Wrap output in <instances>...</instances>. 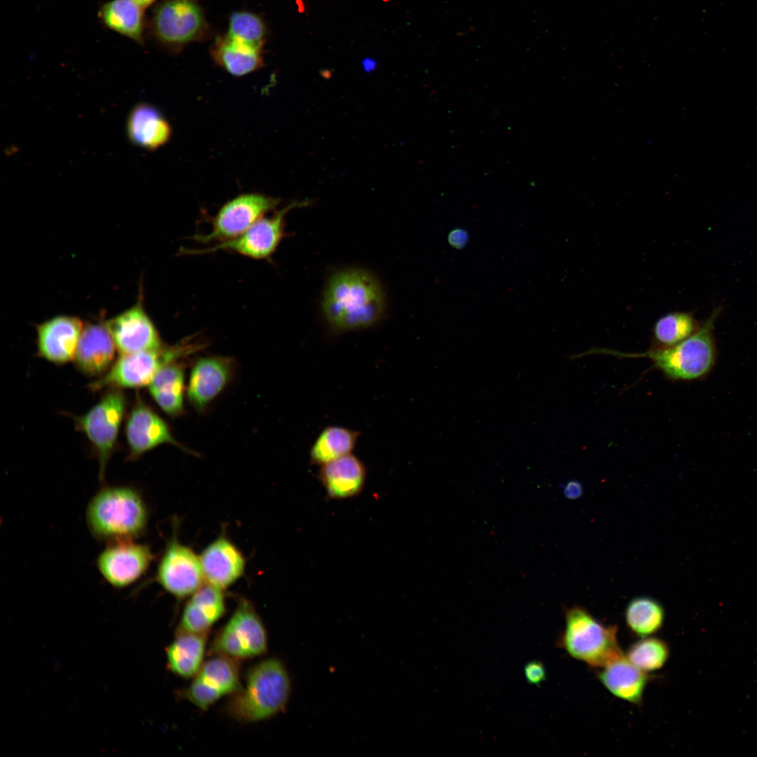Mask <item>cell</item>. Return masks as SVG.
<instances>
[{"mask_svg": "<svg viewBox=\"0 0 757 757\" xmlns=\"http://www.w3.org/2000/svg\"><path fill=\"white\" fill-rule=\"evenodd\" d=\"M625 655L637 668L649 673L664 667L669 657L670 648L665 641L650 636L635 641Z\"/></svg>", "mask_w": 757, "mask_h": 757, "instance_id": "1f68e13d", "label": "cell"}, {"mask_svg": "<svg viewBox=\"0 0 757 757\" xmlns=\"http://www.w3.org/2000/svg\"><path fill=\"white\" fill-rule=\"evenodd\" d=\"M83 328L79 318L69 315H57L38 325L39 356L57 364L73 360Z\"/></svg>", "mask_w": 757, "mask_h": 757, "instance_id": "d6986e66", "label": "cell"}, {"mask_svg": "<svg viewBox=\"0 0 757 757\" xmlns=\"http://www.w3.org/2000/svg\"><path fill=\"white\" fill-rule=\"evenodd\" d=\"M199 557L205 582L224 591L245 573L243 552L224 533L208 544Z\"/></svg>", "mask_w": 757, "mask_h": 757, "instance_id": "ac0fdd59", "label": "cell"}, {"mask_svg": "<svg viewBox=\"0 0 757 757\" xmlns=\"http://www.w3.org/2000/svg\"><path fill=\"white\" fill-rule=\"evenodd\" d=\"M321 306L329 330L339 334L377 324L385 314L386 301L374 274L363 268H348L329 277Z\"/></svg>", "mask_w": 757, "mask_h": 757, "instance_id": "6da1fadb", "label": "cell"}, {"mask_svg": "<svg viewBox=\"0 0 757 757\" xmlns=\"http://www.w3.org/2000/svg\"><path fill=\"white\" fill-rule=\"evenodd\" d=\"M141 8H145L151 5L155 0H132Z\"/></svg>", "mask_w": 757, "mask_h": 757, "instance_id": "8d00e7d4", "label": "cell"}, {"mask_svg": "<svg viewBox=\"0 0 757 757\" xmlns=\"http://www.w3.org/2000/svg\"><path fill=\"white\" fill-rule=\"evenodd\" d=\"M717 313L681 342L669 347L650 348L642 353H623L594 348L587 353L605 354L622 358H649L653 367L673 381H692L701 378L712 368L715 360L713 329Z\"/></svg>", "mask_w": 757, "mask_h": 757, "instance_id": "3957f363", "label": "cell"}, {"mask_svg": "<svg viewBox=\"0 0 757 757\" xmlns=\"http://www.w3.org/2000/svg\"><path fill=\"white\" fill-rule=\"evenodd\" d=\"M524 674L528 684L540 686L547 679V671L544 664L536 660L526 663Z\"/></svg>", "mask_w": 757, "mask_h": 757, "instance_id": "836d02e7", "label": "cell"}, {"mask_svg": "<svg viewBox=\"0 0 757 757\" xmlns=\"http://www.w3.org/2000/svg\"><path fill=\"white\" fill-rule=\"evenodd\" d=\"M184 367L175 361L160 368L148 386L153 400L170 416H179L184 411Z\"/></svg>", "mask_w": 757, "mask_h": 757, "instance_id": "d4e9b609", "label": "cell"}, {"mask_svg": "<svg viewBox=\"0 0 757 757\" xmlns=\"http://www.w3.org/2000/svg\"><path fill=\"white\" fill-rule=\"evenodd\" d=\"M226 610L224 590L207 583L198 588L186 602L177 633L207 634Z\"/></svg>", "mask_w": 757, "mask_h": 757, "instance_id": "44dd1931", "label": "cell"}, {"mask_svg": "<svg viewBox=\"0 0 757 757\" xmlns=\"http://www.w3.org/2000/svg\"><path fill=\"white\" fill-rule=\"evenodd\" d=\"M565 627L557 645L571 657L599 669L624 653L618 641V627L606 625L587 609L573 606L564 611Z\"/></svg>", "mask_w": 757, "mask_h": 757, "instance_id": "5b68a950", "label": "cell"}, {"mask_svg": "<svg viewBox=\"0 0 757 757\" xmlns=\"http://www.w3.org/2000/svg\"><path fill=\"white\" fill-rule=\"evenodd\" d=\"M154 559L151 547L134 540L108 543L97 558V567L102 578L116 588H123L137 581Z\"/></svg>", "mask_w": 757, "mask_h": 757, "instance_id": "4fadbf2b", "label": "cell"}, {"mask_svg": "<svg viewBox=\"0 0 757 757\" xmlns=\"http://www.w3.org/2000/svg\"><path fill=\"white\" fill-rule=\"evenodd\" d=\"M177 530L158 561L156 582L177 599L191 596L204 583L200 557L178 538Z\"/></svg>", "mask_w": 757, "mask_h": 757, "instance_id": "8fae6325", "label": "cell"}, {"mask_svg": "<svg viewBox=\"0 0 757 757\" xmlns=\"http://www.w3.org/2000/svg\"><path fill=\"white\" fill-rule=\"evenodd\" d=\"M278 198L260 193H245L225 203L212 217L211 229L205 234H197L194 240L203 244H215L241 235L279 204Z\"/></svg>", "mask_w": 757, "mask_h": 757, "instance_id": "30bf717a", "label": "cell"}, {"mask_svg": "<svg viewBox=\"0 0 757 757\" xmlns=\"http://www.w3.org/2000/svg\"><path fill=\"white\" fill-rule=\"evenodd\" d=\"M102 22L109 29L138 43L143 41L142 8L132 0H111L100 11Z\"/></svg>", "mask_w": 757, "mask_h": 757, "instance_id": "f1b7e54d", "label": "cell"}, {"mask_svg": "<svg viewBox=\"0 0 757 757\" xmlns=\"http://www.w3.org/2000/svg\"><path fill=\"white\" fill-rule=\"evenodd\" d=\"M318 477L329 498L346 499L362 492L367 470L362 461L350 453L322 465Z\"/></svg>", "mask_w": 757, "mask_h": 757, "instance_id": "7402d4cb", "label": "cell"}, {"mask_svg": "<svg viewBox=\"0 0 757 757\" xmlns=\"http://www.w3.org/2000/svg\"><path fill=\"white\" fill-rule=\"evenodd\" d=\"M126 406L127 400L122 389L108 388L87 413L71 416L76 428L86 435L97 455L101 481L104 478L107 465L115 449Z\"/></svg>", "mask_w": 757, "mask_h": 757, "instance_id": "52a82bcc", "label": "cell"}, {"mask_svg": "<svg viewBox=\"0 0 757 757\" xmlns=\"http://www.w3.org/2000/svg\"><path fill=\"white\" fill-rule=\"evenodd\" d=\"M266 33L264 21L253 13L237 11L229 18L227 35L233 39L262 48Z\"/></svg>", "mask_w": 757, "mask_h": 757, "instance_id": "d6a6232c", "label": "cell"}, {"mask_svg": "<svg viewBox=\"0 0 757 757\" xmlns=\"http://www.w3.org/2000/svg\"><path fill=\"white\" fill-rule=\"evenodd\" d=\"M306 202H293L271 217H264L238 237L224 242L212 244L203 249H184L180 251L185 255H198L225 251L239 254L252 259L270 258L278 247L285 236V217L294 207H302Z\"/></svg>", "mask_w": 757, "mask_h": 757, "instance_id": "9c48e42d", "label": "cell"}, {"mask_svg": "<svg viewBox=\"0 0 757 757\" xmlns=\"http://www.w3.org/2000/svg\"><path fill=\"white\" fill-rule=\"evenodd\" d=\"M360 435V431L343 426L325 427L311 447L310 463L321 466L352 453Z\"/></svg>", "mask_w": 757, "mask_h": 757, "instance_id": "83f0119b", "label": "cell"}, {"mask_svg": "<svg viewBox=\"0 0 757 757\" xmlns=\"http://www.w3.org/2000/svg\"><path fill=\"white\" fill-rule=\"evenodd\" d=\"M201 347V343L187 339L158 350L122 354L105 374L91 382L88 387L93 391H97L104 388H135L149 386L163 366L178 361Z\"/></svg>", "mask_w": 757, "mask_h": 757, "instance_id": "8992f818", "label": "cell"}, {"mask_svg": "<svg viewBox=\"0 0 757 757\" xmlns=\"http://www.w3.org/2000/svg\"><path fill=\"white\" fill-rule=\"evenodd\" d=\"M448 240L453 247L460 249L465 245L468 241V234L464 230L456 229L449 233Z\"/></svg>", "mask_w": 757, "mask_h": 757, "instance_id": "e575fe53", "label": "cell"}, {"mask_svg": "<svg viewBox=\"0 0 757 757\" xmlns=\"http://www.w3.org/2000/svg\"><path fill=\"white\" fill-rule=\"evenodd\" d=\"M149 510L140 493L130 486H107L90 500L86 521L96 539L108 543L134 540L149 523Z\"/></svg>", "mask_w": 757, "mask_h": 757, "instance_id": "7a4b0ae2", "label": "cell"}, {"mask_svg": "<svg viewBox=\"0 0 757 757\" xmlns=\"http://www.w3.org/2000/svg\"><path fill=\"white\" fill-rule=\"evenodd\" d=\"M596 672L601 683L613 695L634 705L641 704L650 676L634 666L625 654Z\"/></svg>", "mask_w": 757, "mask_h": 757, "instance_id": "cb8c5ba5", "label": "cell"}, {"mask_svg": "<svg viewBox=\"0 0 757 757\" xmlns=\"http://www.w3.org/2000/svg\"><path fill=\"white\" fill-rule=\"evenodd\" d=\"M126 131L130 142L148 151L157 150L166 144L172 134L171 125L162 112L146 102L138 103L131 109Z\"/></svg>", "mask_w": 757, "mask_h": 757, "instance_id": "603a6c76", "label": "cell"}, {"mask_svg": "<svg viewBox=\"0 0 757 757\" xmlns=\"http://www.w3.org/2000/svg\"><path fill=\"white\" fill-rule=\"evenodd\" d=\"M582 493V486L577 480L568 482L564 487V494L567 498L575 499Z\"/></svg>", "mask_w": 757, "mask_h": 757, "instance_id": "d590c367", "label": "cell"}, {"mask_svg": "<svg viewBox=\"0 0 757 757\" xmlns=\"http://www.w3.org/2000/svg\"><path fill=\"white\" fill-rule=\"evenodd\" d=\"M267 646L266 631L261 618L252 603L242 598L214 637L210 652L238 661L264 654Z\"/></svg>", "mask_w": 757, "mask_h": 757, "instance_id": "ba28073f", "label": "cell"}, {"mask_svg": "<svg viewBox=\"0 0 757 757\" xmlns=\"http://www.w3.org/2000/svg\"><path fill=\"white\" fill-rule=\"evenodd\" d=\"M116 346L105 325L88 323L83 326L74 361L87 376H102L113 364Z\"/></svg>", "mask_w": 757, "mask_h": 757, "instance_id": "ffe728a7", "label": "cell"}, {"mask_svg": "<svg viewBox=\"0 0 757 757\" xmlns=\"http://www.w3.org/2000/svg\"><path fill=\"white\" fill-rule=\"evenodd\" d=\"M211 53L214 62L234 76L247 75L263 66L261 48L233 39L227 34L215 41Z\"/></svg>", "mask_w": 757, "mask_h": 757, "instance_id": "484cf974", "label": "cell"}, {"mask_svg": "<svg viewBox=\"0 0 757 757\" xmlns=\"http://www.w3.org/2000/svg\"><path fill=\"white\" fill-rule=\"evenodd\" d=\"M665 611L662 603L650 596L632 599L625 611V620L629 630L638 637L654 635L664 623Z\"/></svg>", "mask_w": 757, "mask_h": 757, "instance_id": "f546056e", "label": "cell"}, {"mask_svg": "<svg viewBox=\"0 0 757 757\" xmlns=\"http://www.w3.org/2000/svg\"><path fill=\"white\" fill-rule=\"evenodd\" d=\"M233 360L220 355L198 358L193 364L186 395L190 404L203 411L224 390L234 371Z\"/></svg>", "mask_w": 757, "mask_h": 757, "instance_id": "e0dca14e", "label": "cell"}, {"mask_svg": "<svg viewBox=\"0 0 757 757\" xmlns=\"http://www.w3.org/2000/svg\"><path fill=\"white\" fill-rule=\"evenodd\" d=\"M241 687L237 660L215 655L204 662L182 695L206 710L225 695H232Z\"/></svg>", "mask_w": 757, "mask_h": 757, "instance_id": "5bb4252c", "label": "cell"}, {"mask_svg": "<svg viewBox=\"0 0 757 757\" xmlns=\"http://www.w3.org/2000/svg\"><path fill=\"white\" fill-rule=\"evenodd\" d=\"M697 329L695 320L691 314L681 311L667 313L660 317L653 325L651 348L674 346L692 335Z\"/></svg>", "mask_w": 757, "mask_h": 757, "instance_id": "4dcf8cb0", "label": "cell"}, {"mask_svg": "<svg viewBox=\"0 0 757 757\" xmlns=\"http://www.w3.org/2000/svg\"><path fill=\"white\" fill-rule=\"evenodd\" d=\"M125 432L129 447V460H136L144 453L170 444L191 453L175 439L168 423L137 396L126 420Z\"/></svg>", "mask_w": 757, "mask_h": 757, "instance_id": "9a60e30c", "label": "cell"}, {"mask_svg": "<svg viewBox=\"0 0 757 757\" xmlns=\"http://www.w3.org/2000/svg\"><path fill=\"white\" fill-rule=\"evenodd\" d=\"M206 641L207 634L177 633L165 649L168 669L180 677L193 678L204 663Z\"/></svg>", "mask_w": 757, "mask_h": 757, "instance_id": "4316f807", "label": "cell"}, {"mask_svg": "<svg viewBox=\"0 0 757 757\" xmlns=\"http://www.w3.org/2000/svg\"><path fill=\"white\" fill-rule=\"evenodd\" d=\"M105 325L121 355L158 350L164 346L141 300L105 322Z\"/></svg>", "mask_w": 757, "mask_h": 757, "instance_id": "2e32d148", "label": "cell"}, {"mask_svg": "<svg viewBox=\"0 0 757 757\" xmlns=\"http://www.w3.org/2000/svg\"><path fill=\"white\" fill-rule=\"evenodd\" d=\"M289 693V677L282 663L266 659L250 670L244 686L231 695L228 711L240 722L264 721L285 708Z\"/></svg>", "mask_w": 757, "mask_h": 757, "instance_id": "277c9868", "label": "cell"}, {"mask_svg": "<svg viewBox=\"0 0 757 757\" xmlns=\"http://www.w3.org/2000/svg\"><path fill=\"white\" fill-rule=\"evenodd\" d=\"M151 28L163 43L182 46L200 39L207 25L201 8L195 1L168 0L154 9Z\"/></svg>", "mask_w": 757, "mask_h": 757, "instance_id": "7c38bea8", "label": "cell"}]
</instances>
